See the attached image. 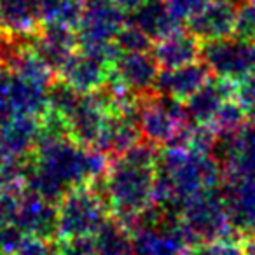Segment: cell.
Masks as SVG:
<instances>
[{"label":"cell","mask_w":255,"mask_h":255,"mask_svg":"<svg viewBox=\"0 0 255 255\" xmlns=\"http://www.w3.org/2000/svg\"><path fill=\"white\" fill-rule=\"evenodd\" d=\"M157 154V147L138 142L114 157L103 178L95 182L109 210H112L121 222H129L154 203Z\"/></svg>","instance_id":"1"},{"label":"cell","mask_w":255,"mask_h":255,"mask_svg":"<svg viewBox=\"0 0 255 255\" xmlns=\"http://www.w3.org/2000/svg\"><path fill=\"white\" fill-rule=\"evenodd\" d=\"M220 180H224L222 166L213 154L180 145L166 147L157 154L154 203L175 208L196 192L215 189Z\"/></svg>","instance_id":"2"},{"label":"cell","mask_w":255,"mask_h":255,"mask_svg":"<svg viewBox=\"0 0 255 255\" xmlns=\"http://www.w3.org/2000/svg\"><path fill=\"white\" fill-rule=\"evenodd\" d=\"M126 226L135 255H185L192 248L175 208L152 203Z\"/></svg>","instance_id":"3"},{"label":"cell","mask_w":255,"mask_h":255,"mask_svg":"<svg viewBox=\"0 0 255 255\" xmlns=\"http://www.w3.org/2000/svg\"><path fill=\"white\" fill-rule=\"evenodd\" d=\"M184 103L156 91L140 95L138 128L140 135L154 147H173L191 126Z\"/></svg>","instance_id":"4"},{"label":"cell","mask_w":255,"mask_h":255,"mask_svg":"<svg viewBox=\"0 0 255 255\" xmlns=\"http://www.w3.org/2000/svg\"><path fill=\"white\" fill-rule=\"evenodd\" d=\"M56 240L93 238L109 219V205L95 185L68 191L58 201Z\"/></svg>","instance_id":"5"},{"label":"cell","mask_w":255,"mask_h":255,"mask_svg":"<svg viewBox=\"0 0 255 255\" xmlns=\"http://www.w3.org/2000/svg\"><path fill=\"white\" fill-rule=\"evenodd\" d=\"M126 23V12L112 0H86L81 19L75 26L79 47L89 53L103 54L112 63L119 54L114 39Z\"/></svg>","instance_id":"6"},{"label":"cell","mask_w":255,"mask_h":255,"mask_svg":"<svg viewBox=\"0 0 255 255\" xmlns=\"http://www.w3.org/2000/svg\"><path fill=\"white\" fill-rule=\"evenodd\" d=\"M178 217L192 247L217 238L229 236L233 227L220 191L206 189L189 196L178 206Z\"/></svg>","instance_id":"7"},{"label":"cell","mask_w":255,"mask_h":255,"mask_svg":"<svg viewBox=\"0 0 255 255\" xmlns=\"http://www.w3.org/2000/svg\"><path fill=\"white\" fill-rule=\"evenodd\" d=\"M201 61L212 75L233 82L255 70V40L236 35L205 40L201 44Z\"/></svg>","instance_id":"8"},{"label":"cell","mask_w":255,"mask_h":255,"mask_svg":"<svg viewBox=\"0 0 255 255\" xmlns=\"http://www.w3.org/2000/svg\"><path fill=\"white\" fill-rule=\"evenodd\" d=\"M58 74L61 81L74 88L79 95H89L100 91L109 81L110 61L103 54L81 49L68 58Z\"/></svg>","instance_id":"9"},{"label":"cell","mask_w":255,"mask_h":255,"mask_svg":"<svg viewBox=\"0 0 255 255\" xmlns=\"http://www.w3.org/2000/svg\"><path fill=\"white\" fill-rule=\"evenodd\" d=\"M224 205L229 215L231 227L238 234L255 233V178L227 177L222 189Z\"/></svg>","instance_id":"10"},{"label":"cell","mask_w":255,"mask_h":255,"mask_svg":"<svg viewBox=\"0 0 255 255\" xmlns=\"http://www.w3.org/2000/svg\"><path fill=\"white\" fill-rule=\"evenodd\" d=\"M159 65L150 51L119 53L110 63V79L129 89L135 95L152 91L154 81L159 74Z\"/></svg>","instance_id":"11"},{"label":"cell","mask_w":255,"mask_h":255,"mask_svg":"<svg viewBox=\"0 0 255 255\" xmlns=\"http://www.w3.org/2000/svg\"><path fill=\"white\" fill-rule=\"evenodd\" d=\"M107 116H109V110L98 91L81 95L77 105L67 119L68 135L79 145L95 147Z\"/></svg>","instance_id":"12"},{"label":"cell","mask_w":255,"mask_h":255,"mask_svg":"<svg viewBox=\"0 0 255 255\" xmlns=\"http://www.w3.org/2000/svg\"><path fill=\"white\" fill-rule=\"evenodd\" d=\"M14 224L26 236L56 240L58 208L37 192L23 189Z\"/></svg>","instance_id":"13"},{"label":"cell","mask_w":255,"mask_h":255,"mask_svg":"<svg viewBox=\"0 0 255 255\" xmlns=\"http://www.w3.org/2000/svg\"><path fill=\"white\" fill-rule=\"evenodd\" d=\"M33 47L39 56L58 74L68 58L77 51V33L74 26L61 23H40L33 35Z\"/></svg>","instance_id":"14"},{"label":"cell","mask_w":255,"mask_h":255,"mask_svg":"<svg viewBox=\"0 0 255 255\" xmlns=\"http://www.w3.org/2000/svg\"><path fill=\"white\" fill-rule=\"evenodd\" d=\"M210 77L212 74L203 61H192L175 68H161L154 81L152 91L184 103Z\"/></svg>","instance_id":"15"},{"label":"cell","mask_w":255,"mask_h":255,"mask_svg":"<svg viewBox=\"0 0 255 255\" xmlns=\"http://www.w3.org/2000/svg\"><path fill=\"white\" fill-rule=\"evenodd\" d=\"M238 4V0H210L203 11L187 21V30L201 42L233 35Z\"/></svg>","instance_id":"16"},{"label":"cell","mask_w":255,"mask_h":255,"mask_svg":"<svg viewBox=\"0 0 255 255\" xmlns=\"http://www.w3.org/2000/svg\"><path fill=\"white\" fill-rule=\"evenodd\" d=\"M138 110L136 112L109 114L95 147L107 156L117 157L140 142Z\"/></svg>","instance_id":"17"},{"label":"cell","mask_w":255,"mask_h":255,"mask_svg":"<svg viewBox=\"0 0 255 255\" xmlns=\"http://www.w3.org/2000/svg\"><path fill=\"white\" fill-rule=\"evenodd\" d=\"M42 131L40 117L16 116L0 124V154L32 157Z\"/></svg>","instance_id":"18"},{"label":"cell","mask_w":255,"mask_h":255,"mask_svg":"<svg viewBox=\"0 0 255 255\" xmlns=\"http://www.w3.org/2000/svg\"><path fill=\"white\" fill-rule=\"evenodd\" d=\"M229 98H233L231 81L210 77L194 95L185 100L184 109L192 124H208Z\"/></svg>","instance_id":"19"},{"label":"cell","mask_w":255,"mask_h":255,"mask_svg":"<svg viewBox=\"0 0 255 255\" xmlns=\"http://www.w3.org/2000/svg\"><path fill=\"white\" fill-rule=\"evenodd\" d=\"M201 40L191 32L177 30L170 35L152 42V56L159 68H175L192 63L201 58Z\"/></svg>","instance_id":"20"},{"label":"cell","mask_w":255,"mask_h":255,"mask_svg":"<svg viewBox=\"0 0 255 255\" xmlns=\"http://www.w3.org/2000/svg\"><path fill=\"white\" fill-rule=\"evenodd\" d=\"M128 23L140 28L152 42L182 30V23L171 14L164 0H145L140 7L129 12Z\"/></svg>","instance_id":"21"},{"label":"cell","mask_w":255,"mask_h":255,"mask_svg":"<svg viewBox=\"0 0 255 255\" xmlns=\"http://www.w3.org/2000/svg\"><path fill=\"white\" fill-rule=\"evenodd\" d=\"M40 16L35 0H0V30L12 33H35Z\"/></svg>","instance_id":"22"},{"label":"cell","mask_w":255,"mask_h":255,"mask_svg":"<svg viewBox=\"0 0 255 255\" xmlns=\"http://www.w3.org/2000/svg\"><path fill=\"white\" fill-rule=\"evenodd\" d=\"M96 255H135L129 229L119 219H107L93 236Z\"/></svg>","instance_id":"23"},{"label":"cell","mask_w":255,"mask_h":255,"mask_svg":"<svg viewBox=\"0 0 255 255\" xmlns=\"http://www.w3.org/2000/svg\"><path fill=\"white\" fill-rule=\"evenodd\" d=\"M40 23H61L77 26L86 0H35Z\"/></svg>","instance_id":"24"},{"label":"cell","mask_w":255,"mask_h":255,"mask_svg":"<svg viewBox=\"0 0 255 255\" xmlns=\"http://www.w3.org/2000/svg\"><path fill=\"white\" fill-rule=\"evenodd\" d=\"M248 121V110L243 105L236 102L234 98H229L219 112L213 116L206 126L212 128V131L217 135V138H231L234 136Z\"/></svg>","instance_id":"25"},{"label":"cell","mask_w":255,"mask_h":255,"mask_svg":"<svg viewBox=\"0 0 255 255\" xmlns=\"http://www.w3.org/2000/svg\"><path fill=\"white\" fill-rule=\"evenodd\" d=\"M79 98H81V95L74 88H70L61 79H54L47 88V110L67 121L72 110L77 105Z\"/></svg>","instance_id":"26"},{"label":"cell","mask_w":255,"mask_h":255,"mask_svg":"<svg viewBox=\"0 0 255 255\" xmlns=\"http://www.w3.org/2000/svg\"><path fill=\"white\" fill-rule=\"evenodd\" d=\"M28 159L0 154V189H25Z\"/></svg>","instance_id":"27"},{"label":"cell","mask_w":255,"mask_h":255,"mask_svg":"<svg viewBox=\"0 0 255 255\" xmlns=\"http://www.w3.org/2000/svg\"><path fill=\"white\" fill-rule=\"evenodd\" d=\"M114 46L119 53H140L152 49V40L135 25L126 23L114 39Z\"/></svg>","instance_id":"28"},{"label":"cell","mask_w":255,"mask_h":255,"mask_svg":"<svg viewBox=\"0 0 255 255\" xmlns=\"http://www.w3.org/2000/svg\"><path fill=\"white\" fill-rule=\"evenodd\" d=\"M185 255H243V240L236 236H222L196 245Z\"/></svg>","instance_id":"29"},{"label":"cell","mask_w":255,"mask_h":255,"mask_svg":"<svg viewBox=\"0 0 255 255\" xmlns=\"http://www.w3.org/2000/svg\"><path fill=\"white\" fill-rule=\"evenodd\" d=\"M233 35L240 39H255V0H241L238 4Z\"/></svg>","instance_id":"30"},{"label":"cell","mask_w":255,"mask_h":255,"mask_svg":"<svg viewBox=\"0 0 255 255\" xmlns=\"http://www.w3.org/2000/svg\"><path fill=\"white\" fill-rule=\"evenodd\" d=\"M23 189H0V229L16 222Z\"/></svg>","instance_id":"31"},{"label":"cell","mask_w":255,"mask_h":255,"mask_svg":"<svg viewBox=\"0 0 255 255\" xmlns=\"http://www.w3.org/2000/svg\"><path fill=\"white\" fill-rule=\"evenodd\" d=\"M233 86V98L247 110L255 107V70L247 72L240 79L231 82Z\"/></svg>","instance_id":"32"},{"label":"cell","mask_w":255,"mask_h":255,"mask_svg":"<svg viewBox=\"0 0 255 255\" xmlns=\"http://www.w3.org/2000/svg\"><path fill=\"white\" fill-rule=\"evenodd\" d=\"M164 2H166L171 14L180 23H184L194 18L199 11H203L210 0H164Z\"/></svg>","instance_id":"33"},{"label":"cell","mask_w":255,"mask_h":255,"mask_svg":"<svg viewBox=\"0 0 255 255\" xmlns=\"http://www.w3.org/2000/svg\"><path fill=\"white\" fill-rule=\"evenodd\" d=\"M14 255H56V241L25 236Z\"/></svg>","instance_id":"34"},{"label":"cell","mask_w":255,"mask_h":255,"mask_svg":"<svg viewBox=\"0 0 255 255\" xmlns=\"http://www.w3.org/2000/svg\"><path fill=\"white\" fill-rule=\"evenodd\" d=\"M56 255H96L93 238H70L56 241Z\"/></svg>","instance_id":"35"},{"label":"cell","mask_w":255,"mask_h":255,"mask_svg":"<svg viewBox=\"0 0 255 255\" xmlns=\"http://www.w3.org/2000/svg\"><path fill=\"white\" fill-rule=\"evenodd\" d=\"M25 236L26 234L16 224L2 227L0 229V252L7 255H14V252L18 250L19 243H21Z\"/></svg>","instance_id":"36"},{"label":"cell","mask_w":255,"mask_h":255,"mask_svg":"<svg viewBox=\"0 0 255 255\" xmlns=\"http://www.w3.org/2000/svg\"><path fill=\"white\" fill-rule=\"evenodd\" d=\"M112 2L117 7L123 9L124 12H131V11H135L136 7H140L145 0H112Z\"/></svg>","instance_id":"37"},{"label":"cell","mask_w":255,"mask_h":255,"mask_svg":"<svg viewBox=\"0 0 255 255\" xmlns=\"http://www.w3.org/2000/svg\"><path fill=\"white\" fill-rule=\"evenodd\" d=\"M243 255H255V234H248L243 240Z\"/></svg>","instance_id":"38"},{"label":"cell","mask_w":255,"mask_h":255,"mask_svg":"<svg viewBox=\"0 0 255 255\" xmlns=\"http://www.w3.org/2000/svg\"><path fill=\"white\" fill-rule=\"evenodd\" d=\"M0 255H7V254H2V252H0Z\"/></svg>","instance_id":"39"},{"label":"cell","mask_w":255,"mask_h":255,"mask_svg":"<svg viewBox=\"0 0 255 255\" xmlns=\"http://www.w3.org/2000/svg\"><path fill=\"white\" fill-rule=\"evenodd\" d=\"M0 72H2V67H0Z\"/></svg>","instance_id":"40"},{"label":"cell","mask_w":255,"mask_h":255,"mask_svg":"<svg viewBox=\"0 0 255 255\" xmlns=\"http://www.w3.org/2000/svg\"><path fill=\"white\" fill-rule=\"evenodd\" d=\"M238 2H241V0H238Z\"/></svg>","instance_id":"41"},{"label":"cell","mask_w":255,"mask_h":255,"mask_svg":"<svg viewBox=\"0 0 255 255\" xmlns=\"http://www.w3.org/2000/svg\"><path fill=\"white\" fill-rule=\"evenodd\" d=\"M254 40H255V39H254Z\"/></svg>","instance_id":"42"}]
</instances>
